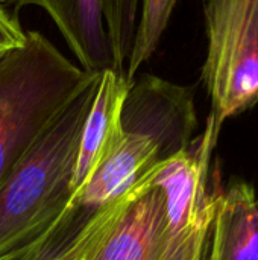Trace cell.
<instances>
[{
    "instance_id": "13",
    "label": "cell",
    "mask_w": 258,
    "mask_h": 260,
    "mask_svg": "<svg viewBox=\"0 0 258 260\" xmlns=\"http://www.w3.org/2000/svg\"><path fill=\"white\" fill-rule=\"evenodd\" d=\"M26 32L21 29L18 18L11 15L0 3V55L23 46Z\"/></svg>"
},
{
    "instance_id": "12",
    "label": "cell",
    "mask_w": 258,
    "mask_h": 260,
    "mask_svg": "<svg viewBox=\"0 0 258 260\" xmlns=\"http://www.w3.org/2000/svg\"><path fill=\"white\" fill-rule=\"evenodd\" d=\"M178 2L179 0H141L135 44L125 70L131 81L135 79V73L157 52Z\"/></svg>"
},
{
    "instance_id": "11",
    "label": "cell",
    "mask_w": 258,
    "mask_h": 260,
    "mask_svg": "<svg viewBox=\"0 0 258 260\" xmlns=\"http://www.w3.org/2000/svg\"><path fill=\"white\" fill-rule=\"evenodd\" d=\"M103 21L111 46L113 70L126 73V64L131 58L138 18L141 11V0H100Z\"/></svg>"
},
{
    "instance_id": "7",
    "label": "cell",
    "mask_w": 258,
    "mask_h": 260,
    "mask_svg": "<svg viewBox=\"0 0 258 260\" xmlns=\"http://www.w3.org/2000/svg\"><path fill=\"white\" fill-rule=\"evenodd\" d=\"M131 84L132 81L126 73H117L113 69L100 73L96 96L82 128L70 181L73 197L87 186L99 166L122 140V110Z\"/></svg>"
},
{
    "instance_id": "3",
    "label": "cell",
    "mask_w": 258,
    "mask_h": 260,
    "mask_svg": "<svg viewBox=\"0 0 258 260\" xmlns=\"http://www.w3.org/2000/svg\"><path fill=\"white\" fill-rule=\"evenodd\" d=\"M202 82L217 128L258 105V0L205 2Z\"/></svg>"
},
{
    "instance_id": "5",
    "label": "cell",
    "mask_w": 258,
    "mask_h": 260,
    "mask_svg": "<svg viewBox=\"0 0 258 260\" xmlns=\"http://www.w3.org/2000/svg\"><path fill=\"white\" fill-rule=\"evenodd\" d=\"M157 166L151 168L126 193L97 207H68L41 233L0 254V260H73L105 241L129 203L152 183Z\"/></svg>"
},
{
    "instance_id": "15",
    "label": "cell",
    "mask_w": 258,
    "mask_h": 260,
    "mask_svg": "<svg viewBox=\"0 0 258 260\" xmlns=\"http://www.w3.org/2000/svg\"><path fill=\"white\" fill-rule=\"evenodd\" d=\"M109 233H111V232H109ZM102 244H103V241H102L100 244H97V245H94L93 248H90V250H87L85 253H82L81 256H78L76 259H73V260H91V259H93V256H94V253H96V251H97V250L100 248V245H102Z\"/></svg>"
},
{
    "instance_id": "4",
    "label": "cell",
    "mask_w": 258,
    "mask_h": 260,
    "mask_svg": "<svg viewBox=\"0 0 258 260\" xmlns=\"http://www.w3.org/2000/svg\"><path fill=\"white\" fill-rule=\"evenodd\" d=\"M219 131L208 117L204 133L186 151L161 160L152 180L164 193L169 232L179 254L189 253L208 232L213 197L208 195L207 180Z\"/></svg>"
},
{
    "instance_id": "6",
    "label": "cell",
    "mask_w": 258,
    "mask_h": 260,
    "mask_svg": "<svg viewBox=\"0 0 258 260\" xmlns=\"http://www.w3.org/2000/svg\"><path fill=\"white\" fill-rule=\"evenodd\" d=\"M189 253L175 250L164 193L151 183L129 203L91 260H184Z\"/></svg>"
},
{
    "instance_id": "2",
    "label": "cell",
    "mask_w": 258,
    "mask_h": 260,
    "mask_svg": "<svg viewBox=\"0 0 258 260\" xmlns=\"http://www.w3.org/2000/svg\"><path fill=\"white\" fill-rule=\"evenodd\" d=\"M99 73L71 62L40 30L0 55V183L50 123Z\"/></svg>"
},
{
    "instance_id": "14",
    "label": "cell",
    "mask_w": 258,
    "mask_h": 260,
    "mask_svg": "<svg viewBox=\"0 0 258 260\" xmlns=\"http://www.w3.org/2000/svg\"><path fill=\"white\" fill-rule=\"evenodd\" d=\"M205 241L207 238L201 239L199 242H196L193 245V248L190 250V253L186 256L184 260H204V250H205Z\"/></svg>"
},
{
    "instance_id": "10",
    "label": "cell",
    "mask_w": 258,
    "mask_h": 260,
    "mask_svg": "<svg viewBox=\"0 0 258 260\" xmlns=\"http://www.w3.org/2000/svg\"><path fill=\"white\" fill-rule=\"evenodd\" d=\"M15 9L38 6L52 18L68 49L87 73L113 69L111 46L100 0H11Z\"/></svg>"
},
{
    "instance_id": "9",
    "label": "cell",
    "mask_w": 258,
    "mask_h": 260,
    "mask_svg": "<svg viewBox=\"0 0 258 260\" xmlns=\"http://www.w3.org/2000/svg\"><path fill=\"white\" fill-rule=\"evenodd\" d=\"M123 126L114 151L99 166L87 186L71 198V204L97 209L126 193L152 166L166 160L160 140L140 128Z\"/></svg>"
},
{
    "instance_id": "16",
    "label": "cell",
    "mask_w": 258,
    "mask_h": 260,
    "mask_svg": "<svg viewBox=\"0 0 258 260\" xmlns=\"http://www.w3.org/2000/svg\"><path fill=\"white\" fill-rule=\"evenodd\" d=\"M11 0H0V3H9Z\"/></svg>"
},
{
    "instance_id": "8",
    "label": "cell",
    "mask_w": 258,
    "mask_h": 260,
    "mask_svg": "<svg viewBox=\"0 0 258 260\" xmlns=\"http://www.w3.org/2000/svg\"><path fill=\"white\" fill-rule=\"evenodd\" d=\"M204 260H258V192L233 181L213 195Z\"/></svg>"
},
{
    "instance_id": "1",
    "label": "cell",
    "mask_w": 258,
    "mask_h": 260,
    "mask_svg": "<svg viewBox=\"0 0 258 260\" xmlns=\"http://www.w3.org/2000/svg\"><path fill=\"white\" fill-rule=\"evenodd\" d=\"M99 76L50 120L0 183V254L41 233L68 207L81 134Z\"/></svg>"
}]
</instances>
